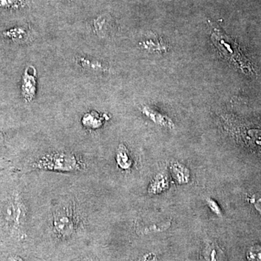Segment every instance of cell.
<instances>
[{"label": "cell", "instance_id": "8", "mask_svg": "<svg viewBox=\"0 0 261 261\" xmlns=\"http://www.w3.org/2000/svg\"><path fill=\"white\" fill-rule=\"evenodd\" d=\"M108 118L105 115H100L98 113L95 111H92V112L86 113L84 117L81 119V123L83 126L88 129H95L100 128V127L103 125L104 122L108 120Z\"/></svg>", "mask_w": 261, "mask_h": 261}, {"label": "cell", "instance_id": "13", "mask_svg": "<svg viewBox=\"0 0 261 261\" xmlns=\"http://www.w3.org/2000/svg\"><path fill=\"white\" fill-rule=\"evenodd\" d=\"M23 4V0H0V7L18 8Z\"/></svg>", "mask_w": 261, "mask_h": 261}, {"label": "cell", "instance_id": "12", "mask_svg": "<svg viewBox=\"0 0 261 261\" xmlns=\"http://www.w3.org/2000/svg\"><path fill=\"white\" fill-rule=\"evenodd\" d=\"M248 259L250 261H261V246L252 247L248 252Z\"/></svg>", "mask_w": 261, "mask_h": 261}, {"label": "cell", "instance_id": "9", "mask_svg": "<svg viewBox=\"0 0 261 261\" xmlns=\"http://www.w3.org/2000/svg\"><path fill=\"white\" fill-rule=\"evenodd\" d=\"M141 111H142V113H144V115H146L147 117L149 118L151 120L157 123V124L164 126V127H167L168 128H173V127H174V124H173L172 122H171L168 118L164 116H162L160 113L153 111L152 109H150V108H147V107H143Z\"/></svg>", "mask_w": 261, "mask_h": 261}, {"label": "cell", "instance_id": "3", "mask_svg": "<svg viewBox=\"0 0 261 261\" xmlns=\"http://www.w3.org/2000/svg\"><path fill=\"white\" fill-rule=\"evenodd\" d=\"M3 214L6 222L13 227L23 226L26 220V209L21 198L14 196L4 206Z\"/></svg>", "mask_w": 261, "mask_h": 261}, {"label": "cell", "instance_id": "4", "mask_svg": "<svg viewBox=\"0 0 261 261\" xmlns=\"http://www.w3.org/2000/svg\"><path fill=\"white\" fill-rule=\"evenodd\" d=\"M211 39L215 47L218 49L220 53L223 56L240 66L241 68H243V64L239 60V58H240V53L236 49H234L232 41L227 36L223 34L222 31L214 28L211 35Z\"/></svg>", "mask_w": 261, "mask_h": 261}, {"label": "cell", "instance_id": "5", "mask_svg": "<svg viewBox=\"0 0 261 261\" xmlns=\"http://www.w3.org/2000/svg\"><path fill=\"white\" fill-rule=\"evenodd\" d=\"M31 66L26 67L22 76V97L27 103L32 101L37 94V70L35 67H33L32 72H31Z\"/></svg>", "mask_w": 261, "mask_h": 261}, {"label": "cell", "instance_id": "7", "mask_svg": "<svg viewBox=\"0 0 261 261\" xmlns=\"http://www.w3.org/2000/svg\"><path fill=\"white\" fill-rule=\"evenodd\" d=\"M94 28L98 37L101 38L111 37L114 28L112 18L107 14L100 15L94 20Z\"/></svg>", "mask_w": 261, "mask_h": 261}, {"label": "cell", "instance_id": "15", "mask_svg": "<svg viewBox=\"0 0 261 261\" xmlns=\"http://www.w3.org/2000/svg\"><path fill=\"white\" fill-rule=\"evenodd\" d=\"M9 261H25L23 259H22L21 258L19 257V256H11L9 259Z\"/></svg>", "mask_w": 261, "mask_h": 261}, {"label": "cell", "instance_id": "6", "mask_svg": "<svg viewBox=\"0 0 261 261\" xmlns=\"http://www.w3.org/2000/svg\"><path fill=\"white\" fill-rule=\"evenodd\" d=\"M75 64L87 70L94 73H107L110 72V68L104 63L89 57L77 56L75 58Z\"/></svg>", "mask_w": 261, "mask_h": 261}, {"label": "cell", "instance_id": "10", "mask_svg": "<svg viewBox=\"0 0 261 261\" xmlns=\"http://www.w3.org/2000/svg\"><path fill=\"white\" fill-rule=\"evenodd\" d=\"M116 161H117L118 165L122 169H128L131 166V160L129 155L128 149L124 144H121L118 149L117 153H116Z\"/></svg>", "mask_w": 261, "mask_h": 261}, {"label": "cell", "instance_id": "11", "mask_svg": "<svg viewBox=\"0 0 261 261\" xmlns=\"http://www.w3.org/2000/svg\"><path fill=\"white\" fill-rule=\"evenodd\" d=\"M2 36L9 40L18 42L26 39L28 36V32L24 28L15 27L3 31Z\"/></svg>", "mask_w": 261, "mask_h": 261}, {"label": "cell", "instance_id": "2", "mask_svg": "<svg viewBox=\"0 0 261 261\" xmlns=\"http://www.w3.org/2000/svg\"><path fill=\"white\" fill-rule=\"evenodd\" d=\"M53 228L58 235L68 237L74 233L76 217L72 207H61L53 215Z\"/></svg>", "mask_w": 261, "mask_h": 261}, {"label": "cell", "instance_id": "1", "mask_svg": "<svg viewBox=\"0 0 261 261\" xmlns=\"http://www.w3.org/2000/svg\"><path fill=\"white\" fill-rule=\"evenodd\" d=\"M84 167L82 162L69 152H56L47 154L33 163V168L47 171L75 172Z\"/></svg>", "mask_w": 261, "mask_h": 261}, {"label": "cell", "instance_id": "14", "mask_svg": "<svg viewBox=\"0 0 261 261\" xmlns=\"http://www.w3.org/2000/svg\"><path fill=\"white\" fill-rule=\"evenodd\" d=\"M216 246L215 245H208V246L206 248L205 253V259L208 261H217L216 256L217 251Z\"/></svg>", "mask_w": 261, "mask_h": 261}]
</instances>
